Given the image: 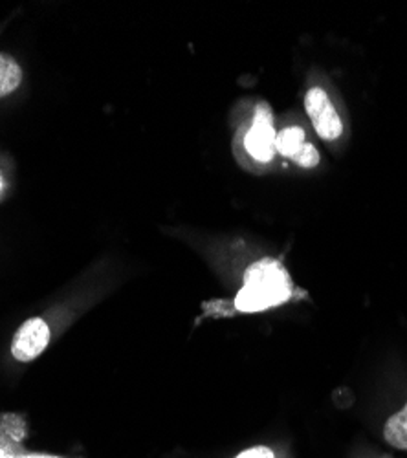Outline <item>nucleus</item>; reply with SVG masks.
Wrapping results in <instances>:
<instances>
[{"mask_svg": "<svg viewBox=\"0 0 407 458\" xmlns=\"http://www.w3.org/2000/svg\"><path fill=\"white\" fill-rule=\"evenodd\" d=\"M22 81V70L13 57L0 54V98L13 94Z\"/></svg>", "mask_w": 407, "mask_h": 458, "instance_id": "obj_5", "label": "nucleus"}, {"mask_svg": "<svg viewBox=\"0 0 407 458\" xmlns=\"http://www.w3.org/2000/svg\"><path fill=\"white\" fill-rule=\"evenodd\" d=\"M319 152H318V148L312 145V143H305L303 147H301V150L298 152V155H295L293 158H292V162L293 164H298L300 167H305V169H312V167H316L318 164H319Z\"/></svg>", "mask_w": 407, "mask_h": 458, "instance_id": "obj_8", "label": "nucleus"}, {"mask_svg": "<svg viewBox=\"0 0 407 458\" xmlns=\"http://www.w3.org/2000/svg\"><path fill=\"white\" fill-rule=\"evenodd\" d=\"M290 295L292 279L284 266L276 259H261L248 266L235 307L241 312H261L286 302Z\"/></svg>", "mask_w": 407, "mask_h": 458, "instance_id": "obj_1", "label": "nucleus"}, {"mask_svg": "<svg viewBox=\"0 0 407 458\" xmlns=\"http://www.w3.org/2000/svg\"><path fill=\"white\" fill-rule=\"evenodd\" d=\"M384 438L389 445L407 451V403L400 412L393 414L387 420L384 428Z\"/></svg>", "mask_w": 407, "mask_h": 458, "instance_id": "obj_6", "label": "nucleus"}, {"mask_svg": "<svg viewBox=\"0 0 407 458\" xmlns=\"http://www.w3.org/2000/svg\"><path fill=\"white\" fill-rule=\"evenodd\" d=\"M276 138L277 132L274 131V116L272 110L267 103H261L255 108V116L251 129L246 134L244 145L250 152V157L257 162H270L276 157Z\"/></svg>", "mask_w": 407, "mask_h": 458, "instance_id": "obj_3", "label": "nucleus"}, {"mask_svg": "<svg viewBox=\"0 0 407 458\" xmlns=\"http://www.w3.org/2000/svg\"><path fill=\"white\" fill-rule=\"evenodd\" d=\"M305 131L301 127H286L281 132H277L276 138V148L284 158H293L301 147L305 145Z\"/></svg>", "mask_w": 407, "mask_h": 458, "instance_id": "obj_7", "label": "nucleus"}, {"mask_svg": "<svg viewBox=\"0 0 407 458\" xmlns=\"http://www.w3.org/2000/svg\"><path fill=\"white\" fill-rule=\"evenodd\" d=\"M305 108H307L309 118L321 140L335 141L342 136V132H343L342 118H340L336 106L332 105L328 94L323 89L314 87L307 92Z\"/></svg>", "mask_w": 407, "mask_h": 458, "instance_id": "obj_2", "label": "nucleus"}, {"mask_svg": "<svg viewBox=\"0 0 407 458\" xmlns=\"http://www.w3.org/2000/svg\"><path fill=\"white\" fill-rule=\"evenodd\" d=\"M50 343V328L41 318L28 319L15 334L12 354L17 361L28 363L39 358Z\"/></svg>", "mask_w": 407, "mask_h": 458, "instance_id": "obj_4", "label": "nucleus"}, {"mask_svg": "<svg viewBox=\"0 0 407 458\" xmlns=\"http://www.w3.org/2000/svg\"><path fill=\"white\" fill-rule=\"evenodd\" d=\"M237 458H274V453L268 447H253L241 453Z\"/></svg>", "mask_w": 407, "mask_h": 458, "instance_id": "obj_9", "label": "nucleus"}]
</instances>
